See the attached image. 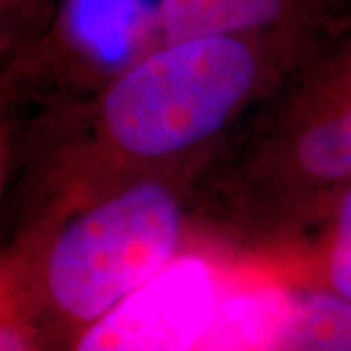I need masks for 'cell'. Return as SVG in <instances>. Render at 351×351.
I'll return each mask as SVG.
<instances>
[{
    "mask_svg": "<svg viewBox=\"0 0 351 351\" xmlns=\"http://www.w3.org/2000/svg\"><path fill=\"white\" fill-rule=\"evenodd\" d=\"M256 76L258 51L246 36L166 43L110 88L104 123L131 154L184 151L225 125Z\"/></svg>",
    "mask_w": 351,
    "mask_h": 351,
    "instance_id": "1",
    "label": "cell"
},
{
    "mask_svg": "<svg viewBox=\"0 0 351 351\" xmlns=\"http://www.w3.org/2000/svg\"><path fill=\"white\" fill-rule=\"evenodd\" d=\"M182 232L176 197L160 184H138L75 219L47 262L53 304L92 324L160 274Z\"/></svg>",
    "mask_w": 351,
    "mask_h": 351,
    "instance_id": "2",
    "label": "cell"
},
{
    "mask_svg": "<svg viewBox=\"0 0 351 351\" xmlns=\"http://www.w3.org/2000/svg\"><path fill=\"white\" fill-rule=\"evenodd\" d=\"M217 285L209 263L176 258L94 320L75 351H191L213 320Z\"/></svg>",
    "mask_w": 351,
    "mask_h": 351,
    "instance_id": "3",
    "label": "cell"
},
{
    "mask_svg": "<svg viewBox=\"0 0 351 351\" xmlns=\"http://www.w3.org/2000/svg\"><path fill=\"white\" fill-rule=\"evenodd\" d=\"M230 314L254 351H351V299L332 289H256Z\"/></svg>",
    "mask_w": 351,
    "mask_h": 351,
    "instance_id": "4",
    "label": "cell"
},
{
    "mask_svg": "<svg viewBox=\"0 0 351 351\" xmlns=\"http://www.w3.org/2000/svg\"><path fill=\"white\" fill-rule=\"evenodd\" d=\"M166 43L211 36H250L316 14L314 0H158Z\"/></svg>",
    "mask_w": 351,
    "mask_h": 351,
    "instance_id": "5",
    "label": "cell"
},
{
    "mask_svg": "<svg viewBox=\"0 0 351 351\" xmlns=\"http://www.w3.org/2000/svg\"><path fill=\"white\" fill-rule=\"evenodd\" d=\"M343 80L336 108L302 137L299 160L314 178L351 184V53L346 57Z\"/></svg>",
    "mask_w": 351,
    "mask_h": 351,
    "instance_id": "6",
    "label": "cell"
},
{
    "mask_svg": "<svg viewBox=\"0 0 351 351\" xmlns=\"http://www.w3.org/2000/svg\"><path fill=\"white\" fill-rule=\"evenodd\" d=\"M328 285L334 293L351 299V184H348L338 203L328 258Z\"/></svg>",
    "mask_w": 351,
    "mask_h": 351,
    "instance_id": "7",
    "label": "cell"
},
{
    "mask_svg": "<svg viewBox=\"0 0 351 351\" xmlns=\"http://www.w3.org/2000/svg\"><path fill=\"white\" fill-rule=\"evenodd\" d=\"M0 351H27L24 332L10 322H4L0 330Z\"/></svg>",
    "mask_w": 351,
    "mask_h": 351,
    "instance_id": "8",
    "label": "cell"
}]
</instances>
